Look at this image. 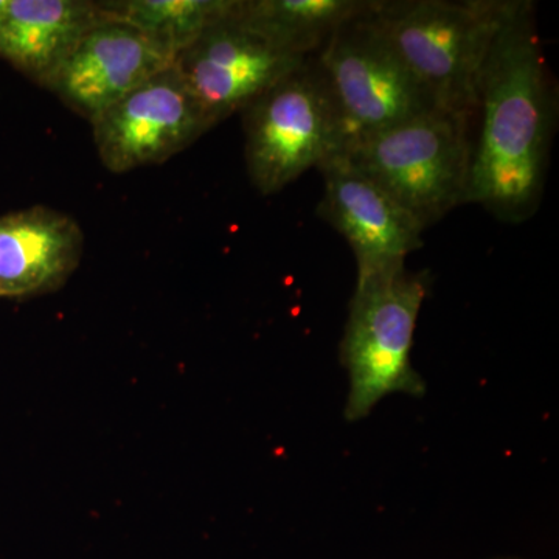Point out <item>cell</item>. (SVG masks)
Instances as JSON below:
<instances>
[{
  "mask_svg": "<svg viewBox=\"0 0 559 559\" xmlns=\"http://www.w3.org/2000/svg\"><path fill=\"white\" fill-rule=\"evenodd\" d=\"M557 120V83L535 3L503 0L477 80L465 204L503 223L532 218L543 200Z\"/></svg>",
  "mask_w": 559,
  "mask_h": 559,
  "instance_id": "cell-1",
  "label": "cell"
},
{
  "mask_svg": "<svg viewBox=\"0 0 559 559\" xmlns=\"http://www.w3.org/2000/svg\"><path fill=\"white\" fill-rule=\"evenodd\" d=\"M10 0H0V24L5 20L7 11H9Z\"/></svg>",
  "mask_w": 559,
  "mask_h": 559,
  "instance_id": "cell-15",
  "label": "cell"
},
{
  "mask_svg": "<svg viewBox=\"0 0 559 559\" xmlns=\"http://www.w3.org/2000/svg\"><path fill=\"white\" fill-rule=\"evenodd\" d=\"M234 13L235 9L175 58L176 70L212 127L242 112L250 102L307 60L274 49Z\"/></svg>",
  "mask_w": 559,
  "mask_h": 559,
  "instance_id": "cell-8",
  "label": "cell"
},
{
  "mask_svg": "<svg viewBox=\"0 0 559 559\" xmlns=\"http://www.w3.org/2000/svg\"><path fill=\"white\" fill-rule=\"evenodd\" d=\"M250 182L278 193L345 150L340 108L318 57L307 58L242 109Z\"/></svg>",
  "mask_w": 559,
  "mask_h": 559,
  "instance_id": "cell-4",
  "label": "cell"
},
{
  "mask_svg": "<svg viewBox=\"0 0 559 559\" xmlns=\"http://www.w3.org/2000/svg\"><path fill=\"white\" fill-rule=\"evenodd\" d=\"M428 272L403 266L356 278L341 362L348 371L345 419L369 417L392 393L423 396L426 384L411 362L418 314L429 293Z\"/></svg>",
  "mask_w": 559,
  "mask_h": 559,
  "instance_id": "cell-3",
  "label": "cell"
},
{
  "mask_svg": "<svg viewBox=\"0 0 559 559\" xmlns=\"http://www.w3.org/2000/svg\"><path fill=\"white\" fill-rule=\"evenodd\" d=\"M83 246L79 223L46 205L0 216V297L60 288L79 267Z\"/></svg>",
  "mask_w": 559,
  "mask_h": 559,
  "instance_id": "cell-11",
  "label": "cell"
},
{
  "mask_svg": "<svg viewBox=\"0 0 559 559\" xmlns=\"http://www.w3.org/2000/svg\"><path fill=\"white\" fill-rule=\"evenodd\" d=\"M91 127L102 164L117 175L164 164L213 128L175 64L98 114Z\"/></svg>",
  "mask_w": 559,
  "mask_h": 559,
  "instance_id": "cell-7",
  "label": "cell"
},
{
  "mask_svg": "<svg viewBox=\"0 0 559 559\" xmlns=\"http://www.w3.org/2000/svg\"><path fill=\"white\" fill-rule=\"evenodd\" d=\"M371 2L316 55L340 108L345 150L356 140L440 109L371 20Z\"/></svg>",
  "mask_w": 559,
  "mask_h": 559,
  "instance_id": "cell-6",
  "label": "cell"
},
{
  "mask_svg": "<svg viewBox=\"0 0 559 559\" xmlns=\"http://www.w3.org/2000/svg\"><path fill=\"white\" fill-rule=\"evenodd\" d=\"M175 58L145 33L105 20L84 33L40 86L91 121L151 76L171 68Z\"/></svg>",
  "mask_w": 559,
  "mask_h": 559,
  "instance_id": "cell-9",
  "label": "cell"
},
{
  "mask_svg": "<svg viewBox=\"0 0 559 559\" xmlns=\"http://www.w3.org/2000/svg\"><path fill=\"white\" fill-rule=\"evenodd\" d=\"M371 0H237L235 17L274 49L310 58Z\"/></svg>",
  "mask_w": 559,
  "mask_h": 559,
  "instance_id": "cell-13",
  "label": "cell"
},
{
  "mask_svg": "<svg viewBox=\"0 0 559 559\" xmlns=\"http://www.w3.org/2000/svg\"><path fill=\"white\" fill-rule=\"evenodd\" d=\"M98 3L105 20L130 25L178 55L202 33L229 17L237 0H109Z\"/></svg>",
  "mask_w": 559,
  "mask_h": 559,
  "instance_id": "cell-14",
  "label": "cell"
},
{
  "mask_svg": "<svg viewBox=\"0 0 559 559\" xmlns=\"http://www.w3.org/2000/svg\"><path fill=\"white\" fill-rule=\"evenodd\" d=\"M102 21L100 3L90 0H10L0 24V58L40 86Z\"/></svg>",
  "mask_w": 559,
  "mask_h": 559,
  "instance_id": "cell-12",
  "label": "cell"
},
{
  "mask_svg": "<svg viewBox=\"0 0 559 559\" xmlns=\"http://www.w3.org/2000/svg\"><path fill=\"white\" fill-rule=\"evenodd\" d=\"M342 156L428 229L466 202L471 120L432 110L356 140Z\"/></svg>",
  "mask_w": 559,
  "mask_h": 559,
  "instance_id": "cell-5",
  "label": "cell"
},
{
  "mask_svg": "<svg viewBox=\"0 0 559 559\" xmlns=\"http://www.w3.org/2000/svg\"><path fill=\"white\" fill-rule=\"evenodd\" d=\"M319 171L323 194L316 212L347 240L358 264L356 278L403 266L421 248L426 227L347 157L340 154Z\"/></svg>",
  "mask_w": 559,
  "mask_h": 559,
  "instance_id": "cell-10",
  "label": "cell"
},
{
  "mask_svg": "<svg viewBox=\"0 0 559 559\" xmlns=\"http://www.w3.org/2000/svg\"><path fill=\"white\" fill-rule=\"evenodd\" d=\"M503 0H373L370 17L440 109L473 121Z\"/></svg>",
  "mask_w": 559,
  "mask_h": 559,
  "instance_id": "cell-2",
  "label": "cell"
}]
</instances>
